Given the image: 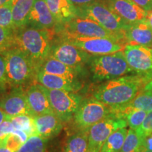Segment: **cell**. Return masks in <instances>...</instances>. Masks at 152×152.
I'll list each match as a JSON object with an SVG mask.
<instances>
[{
	"label": "cell",
	"instance_id": "obj_1",
	"mask_svg": "<svg viewBox=\"0 0 152 152\" xmlns=\"http://www.w3.org/2000/svg\"><path fill=\"white\" fill-rule=\"evenodd\" d=\"M149 81L144 76L137 74L110 80L95 86L92 97L112 109H118L130 103Z\"/></svg>",
	"mask_w": 152,
	"mask_h": 152
},
{
	"label": "cell",
	"instance_id": "obj_2",
	"mask_svg": "<svg viewBox=\"0 0 152 152\" xmlns=\"http://www.w3.org/2000/svg\"><path fill=\"white\" fill-rule=\"evenodd\" d=\"M18 30L16 33V47L30 57L37 72L42 63L50 56L52 49L50 32L32 26Z\"/></svg>",
	"mask_w": 152,
	"mask_h": 152
},
{
	"label": "cell",
	"instance_id": "obj_3",
	"mask_svg": "<svg viewBox=\"0 0 152 152\" xmlns=\"http://www.w3.org/2000/svg\"><path fill=\"white\" fill-rule=\"evenodd\" d=\"M89 64L92 80L96 83H103L133 73L126 61L123 51L92 56Z\"/></svg>",
	"mask_w": 152,
	"mask_h": 152
},
{
	"label": "cell",
	"instance_id": "obj_4",
	"mask_svg": "<svg viewBox=\"0 0 152 152\" xmlns=\"http://www.w3.org/2000/svg\"><path fill=\"white\" fill-rule=\"evenodd\" d=\"M5 60L8 84L20 87L36 75L37 70L30 57L22 49L14 47L1 53Z\"/></svg>",
	"mask_w": 152,
	"mask_h": 152
},
{
	"label": "cell",
	"instance_id": "obj_5",
	"mask_svg": "<svg viewBox=\"0 0 152 152\" xmlns=\"http://www.w3.org/2000/svg\"><path fill=\"white\" fill-rule=\"evenodd\" d=\"M77 16L94 20L106 30L125 40L124 30L128 24L113 13L102 0L77 9Z\"/></svg>",
	"mask_w": 152,
	"mask_h": 152
},
{
	"label": "cell",
	"instance_id": "obj_6",
	"mask_svg": "<svg viewBox=\"0 0 152 152\" xmlns=\"http://www.w3.org/2000/svg\"><path fill=\"white\" fill-rule=\"evenodd\" d=\"M114 114L113 109L102 102L90 97L82 100L73 118L79 131L89 130L92 125Z\"/></svg>",
	"mask_w": 152,
	"mask_h": 152
},
{
	"label": "cell",
	"instance_id": "obj_7",
	"mask_svg": "<svg viewBox=\"0 0 152 152\" xmlns=\"http://www.w3.org/2000/svg\"><path fill=\"white\" fill-rule=\"evenodd\" d=\"M66 40L92 56L113 54L123 51L127 44L124 41L112 38L89 37L66 34Z\"/></svg>",
	"mask_w": 152,
	"mask_h": 152
},
{
	"label": "cell",
	"instance_id": "obj_8",
	"mask_svg": "<svg viewBox=\"0 0 152 152\" xmlns=\"http://www.w3.org/2000/svg\"><path fill=\"white\" fill-rule=\"evenodd\" d=\"M44 89L54 113L64 123L71 121L83 99L80 95L69 91Z\"/></svg>",
	"mask_w": 152,
	"mask_h": 152
},
{
	"label": "cell",
	"instance_id": "obj_9",
	"mask_svg": "<svg viewBox=\"0 0 152 152\" xmlns=\"http://www.w3.org/2000/svg\"><path fill=\"white\" fill-rule=\"evenodd\" d=\"M128 126L125 119L115 114L92 125L88 130V149L99 152L104 142L114 132Z\"/></svg>",
	"mask_w": 152,
	"mask_h": 152
},
{
	"label": "cell",
	"instance_id": "obj_10",
	"mask_svg": "<svg viewBox=\"0 0 152 152\" xmlns=\"http://www.w3.org/2000/svg\"><path fill=\"white\" fill-rule=\"evenodd\" d=\"M64 28L66 32V34L89 37L112 38L125 42L124 39L119 36L106 30L97 23L85 17L75 16L65 23Z\"/></svg>",
	"mask_w": 152,
	"mask_h": 152
},
{
	"label": "cell",
	"instance_id": "obj_11",
	"mask_svg": "<svg viewBox=\"0 0 152 152\" xmlns=\"http://www.w3.org/2000/svg\"><path fill=\"white\" fill-rule=\"evenodd\" d=\"M50 56L77 71L90 62L92 57L66 39L52 47Z\"/></svg>",
	"mask_w": 152,
	"mask_h": 152
},
{
	"label": "cell",
	"instance_id": "obj_12",
	"mask_svg": "<svg viewBox=\"0 0 152 152\" xmlns=\"http://www.w3.org/2000/svg\"><path fill=\"white\" fill-rule=\"evenodd\" d=\"M123 54L132 71L137 75L148 78V75L152 68V48L127 45L123 49Z\"/></svg>",
	"mask_w": 152,
	"mask_h": 152
},
{
	"label": "cell",
	"instance_id": "obj_13",
	"mask_svg": "<svg viewBox=\"0 0 152 152\" xmlns=\"http://www.w3.org/2000/svg\"><path fill=\"white\" fill-rule=\"evenodd\" d=\"M0 108L6 117H15L28 115L33 116L28 106L26 92L20 87H15L7 94L0 98Z\"/></svg>",
	"mask_w": 152,
	"mask_h": 152
},
{
	"label": "cell",
	"instance_id": "obj_14",
	"mask_svg": "<svg viewBox=\"0 0 152 152\" xmlns=\"http://www.w3.org/2000/svg\"><path fill=\"white\" fill-rule=\"evenodd\" d=\"M111 10L126 24L143 20L147 11L140 8L132 0H102Z\"/></svg>",
	"mask_w": 152,
	"mask_h": 152
},
{
	"label": "cell",
	"instance_id": "obj_15",
	"mask_svg": "<svg viewBox=\"0 0 152 152\" xmlns=\"http://www.w3.org/2000/svg\"><path fill=\"white\" fill-rule=\"evenodd\" d=\"M26 99L33 116L54 113L44 87L41 85L30 86L26 92Z\"/></svg>",
	"mask_w": 152,
	"mask_h": 152
},
{
	"label": "cell",
	"instance_id": "obj_16",
	"mask_svg": "<svg viewBox=\"0 0 152 152\" xmlns=\"http://www.w3.org/2000/svg\"><path fill=\"white\" fill-rule=\"evenodd\" d=\"M124 39L127 45L152 48V29L144 20L129 24L125 28Z\"/></svg>",
	"mask_w": 152,
	"mask_h": 152
},
{
	"label": "cell",
	"instance_id": "obj_17",
	"mask_svg": "<svg viewBox=\"0 0 152 152\" xmlns=\"http://www.w3.org/2000/svg\"><path fill=\"white\" fill-rule=\"evenodd\" d=\"M63 121L55 113L34 116L36 135L48 140L56 137L63 129Z\"/></svg>",
	"mask_w": 152,
	"mask_h": 152
},
{
	"label": "cell",
	"instance_id": "obj_18",
	"mask_svg": "<svg viewBox=\"0 0 152 152\" xmlns=\"http://www.w3.org/2000/svg\"><path fill=\"white\" fill-rule=\"evenodd\" d=\"M56 23L45 0H35L27 24L31 25L32 27L49 30Z\"/></svg>",
	"mask_w": 152,
	"mask_h": 152
},
{
	"label": "cell",
	"instance_id": "obj_19",
	"mask_svg": "<svg viewBox=\"0 0 152 152\" xmlns=\"http://www.w3.org/2000/svg\"><path fill=\"white\" fill-rule=\"evenodd\" d=\"M35 77L39 85L49 90H61L69 92L75 91V85L74 82L65 77L42 71H37Z\"/></svg>",
	"mask_w": 152,
	"mask_h": 152
},
{
	"label": "cell",
	"instance_id": "obj_20",
	"mask_svg": "<svg viewBox=\"0 0 152 152\" xmlns=\"http://www.w3.org/2000/svg\"><path fill=\"white\" fill-rule=\"evenodd\" d=\"M57 23H65L77 16V9L68 0H45Z\"/></svg>",
	"mask_w": 152,
	"mask_h": 152
},
{
	"label": "cell",
	"instance_id": "obj_21",
	"mask_svg": "<svg viewBox=\"0 0 152 152\" xmlns=\"http://www.w3.org/2000/svg\"><path fill=\"white\" fill-rule=\"evenodd\" d=\"M37 71H42L44 73L61 76L73 82L77 76V71L69 67L65 64L51 56H49L42 63Z\"/></svg>",
	"mask_w": 152,
	"mask_h": 152
},
{
	"label": "cell",
	"instance_id": "obj_22",
	"mask_svg": "<svg viewBox=\"0 0 152 152\" xmlns=\"http://www.w3.org/2000/svg\"><path fill=\"white\" fill-rule=\"evenodd\" d=\"M35 0H12L13 20L16 29L23 28L28 23Z\"/></svg>",
	"mask_w": 152,
	"mask_h": 152
},
{
	"label": "cell",
	"instance_id": "obj_23",
	"mask_svg": "<svg viewBox=\"0 0 152 152\" xmlns=\"http://www.w3.org/2000/svg\"><path fill=\"white\" fill-rule=\"evenodd\" d=\"M88 130L78 131L66 140L62 152H87Z\"/></svg>",
	"mask_w": 152,
	"mask_h": 152
},
{
	"label": "cell",
	"instance_id": "obj_24",
	"mask_svg": "<svg viewBox=\"0 0 152 152\" xmlns=\"http://www.w3.org/2000/svg\"><path fill=\"white\" fill-rule=\"evenodd\" d=\"M128 131L125 128L114 132L104 142L99 152H121Z\"/></svg>",
	"mask_w": 152,
	"mask_h": 152
},
{
	"label": "cell",
	"instance_id": "obj_25",
	"mask_svg": "<svg viewBox=\"0 0 152 152\" xmlns=\"http://www.w3.org/2000/svg\"><path fill=\"white\" fill-rule=\"evenodd\" d=\"M12 122L14 128L26 132L30 137L36 135L34 125V116L28 115H18L15 117H6Z\"/></svg>",
	"mask_w": 152,
	"mask_h": 152
},
{
	"label": "cell",
	"instance_id": "obj_26",
	"mask_svg": "<svg viewBox=\"0 0 152 152\" xmlns=\"http://www.w3.org/2000/svg\"><path fill=\"white\" fill-rule=\"evenodd\" d=\"M17 152H47V140L37 135L30 137Z\"/></svg>",
	"mask_w": 152,
	"mask_h": 152
},
{
	"label": "cell",
	"instance_id": "obj_27",
	"mask_svg": "<svg viewBox=\"0 0 152 152\" xmlns=\"http://www.w3.org/2000/svg\"><path fill=\"white\" fill-rule=\"evenodd\" d=\"M128 105L148 113L152 111V95L142 90Z\"/></svg>",
	"mask_w": 152,
	"mask_h": 152
},
{
	"label": "cell",
	"instance_id": "obj_28",
	"mask_svg": "<svg viewBox=\"0 0 152 152\" xmlns=\"http://www.w3.org/2000/svg\"><path fill=\"white\" fill-rule=\"evenodd\" d=\"M16 47L15 30L0 26V54Z\"/></svg>",
	"mask_w": 152,
	"mask_h": 152
},
{
	"label": "cell",
	"instance_id": "obj_29",
	"mask_svg": "<svg viewBox=\"0 0 152 152\" xmlns=\"http://www.w3.org/2000/svg\"><path fill=\"white\" fill-rule=\"evenodd\" d=\"M140 144L141 139L137 134L135 130L130 128L128 131L121 152H138Z\"/></svg>",
	"mask_w": 152,
	"mask_h": 152
},
{
	"label": "cell",
	"instance_id": "obj_30",
	"mask_svg": "<svg viewBox=\"0 0 152 152\" xmlns=\"http://www.w3.org/2000/svg\"><path fill=\"white\" fill-rule=\"evenodd\" d=\"M0 26L16 30L13 20L11 1L7 4L0 7Z\"/></svg>",
	"mask_w": 152,
	"mask_h": 152
},
{
	"label": "cell",
	"instance_id": "obj_31",
	"mask_svg": "<svg viewBox=\"0 0 152 152\" xmlns=\"http://www.w3.org/2000/svg\"><path fill=\"white\" fill-rule=\"evenodd\" d=\"M135 132L140 139L152 134V111L148 112L144 121L141 125L135 130Z\"/></svg>",
	"mask_w": 152,
	"mask_h": 152
},
{
	"label": "cell",
	"instance_id": "obj_32",
	"mask_svg": "<svg viewBox=\"0 0 152 152\" xmlns=\"http://www.w3.org/2000/svg\"><path fill=\"white\" fill-rule=\"evenodd\" d=\"M24 143L21 141L18 136L14 133H11L7 137L2 145H4L13 152H17ZM1 146V145H0Z\"/></svg>",
	"mask_w": 152,
	"mask_h": 152
},
{
	"label": "cell",
	"instance_id": "obj_33",
	"mask_svg": "<svg viewBox=\"0 0 152 152\" xmlns=\"http://www.w3.org/2000/svg\"><path fill=\"white\" fill-rule=\"evenodd\" d=\"M14 129L12 122L6 118L4 122L0 125V145H2L7 137L14 132Z\"/></svg>",
	"mask_w": 152,
	"mask_h": 152
},
{
	"label": "cell",
	"instance_id": "obj_34",
	"mask_svg": "<svg viewBox=\"0 0 152 152\" xmlns=\"http://www.w3.org/2000/svg\"><path fill=\"white\" fill-rule=\"evenodd\" d=\"M7 84H8V80H7L5 60L3 55L0 54V88H2Z\"/></svg>",
	"mask_w": 152,
	"mask_h": 152
},
{
	"label": "cell",
	"instance_id": "obj_35",
	"mask_svg": "<svg viewBox=\"0 0 152 152\" xmlns=\"http://www.w3.org/2000/svg\"><path fill=\"white\" fill-rule=\"evenodd\" d=\"M132 1L144 11H149L152 9V0H132Z\"/></svg>",
	"mask_w": 152,
	"mask_h": 152
},
{
	"label": "cell",
	"instance_id": "obj_36",
	"mask_svg": "<svg viewBox=\"0 0 152 152\" xmlns=\"http://www.w3.org/2000/svg\"><path fill=\"white\" fill-rule=\"evenodd\" d=\"M68 1H69L76 9H78L86 7L87 5H90L91 4L98 1V0H68Z\"/></svg>",
	"mask_w": 152,
	"mask_h": 152
},
{
	"label": "cell",
	"instance_id": "obj_37",
	"mask_svg": "<svg viewBox=\"0 0 152 152\" xmlns=\"http://www.w3.org/2000/svg\"><path fill=\"white\" fill-rule=\"evenodd\" d=\"M13 133H14L15 134H16L17 136H18V137L21 140V141L25 143L27 140H28V138L30 137V136L24 131H23L21 130H18V129H14V132Z\"/></svg>",
	"mask_w": 152,
	"mask_h": 152
},
{
	"label": "cell",
	"instance_id": "obj_38",
	"mask_svg": "<svg viewBox=\"0 0 152 152\" xmlns=\"http://www.w3.org/2000/svg\"><path fill=\"white\" fill-rule=\"evenodd\" d=\"M144 20L149 25V27L152 29V9L147 11V16H146L145 18L144 19Z\"/></svg>",
	"mask_w": 152,
	"mask_h": 152
},
{
	"label": "cell",
	"instance_id": "obj_39",
	"mask_svg": "<svg viewBox=\"0 0 152 152\" xmlns=\"http://www.w3.org/2000/svg\"><path fill=\"white\" fill-rule=\"evenodd\" d=\"M142 91L149 93L152 95V79L150 80L147 84L144 85L143 89H142Z\"/></svg>",
	"mask_w": 152,
	"mask_h": 152
},
{
	"label": "cell",
	"instance_id": "obj_40",
	"mask_svg": "<svg viewBox=\"0 0 152 152\" xmlns=\"http://www.w3.org/2000/svg\"><path fill=\"white\" fill-rule=\"evenodd\" d=\"M6 119V114L2 111V109L0 108V125L4 122V121Z\"/></svg>",
	"mask_w": 152,
	"mask_h": 152
},
{
	"label": "cell",
	"instance_id": "obj_41",
	"mask_svg": "<svg viewBox=\"0 0 152 152\" xmlns=\"http://www.w3.org/2000/svg\"><path fill=\"white\" fill-rule=\"evenodd\" d=\"M0 152H13L10 149H9L6 146L1 145L0 146Z\"/></svg>",
	"mask_w": 152,
	"mask_h": 152
},
{
	"label": "cell",
	"instance_id": "obj_42",
	"mask_svg": "<svg viewBox=\"0 0 152 152\" xmlns=\"http://www.w3.org/2000/svg\"><path fill=\"white\" fill-rule=\"evenodd\" d=\"M11 1L12 0H0V7L7 4L10 3Z\"/></svg>",
	"mask_w": 152,
	"mask_h": 152
},
{
	"label": "cell",
	"instance_id": "obj_43",
	"mask_svg": "<svg viewBox=\"0 0 152 152\" xmlns=\"http://www.w3.org/2000/svg\"><path fill=\"white\" fill-rule=\"evenodd\" d=\"M148 78H149V80L152 79V68H151V71H150V73H149V75H148Z\"/></svg>",
	"mask_w": 152,
	"mask_h": 152
},
{
	"label": "cell",
	"instance_id": "obj_44",
	"mask_svg": "<svg viewBox=\"0 0 152 152\" xmlns=\"http://www.w3.org/2000/svg\"><path fill=\"white\" fill-rule=\"evenodd\" d=\"M87 152H99V151H96V150H90V149H88V151H87Z\"/></svg>",
	"mask_w": 152,
	"mask_h": 152
},
{
	"label": "cell",
	"instance_id": "obj_45",
	"mask_svg": "<svg viewBox=\"0 0 152 152\" xmlns=\"http://www.w3.org/2000/svg\"><path fill=\"white\" fill-rule=\"evenodd\" d=\"M142 152H152V150L151 151H142Z\"/></svg>",
	"mask_w": 152,
	"mask_h": 152
}]
</instances>
